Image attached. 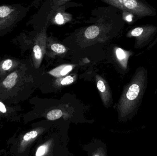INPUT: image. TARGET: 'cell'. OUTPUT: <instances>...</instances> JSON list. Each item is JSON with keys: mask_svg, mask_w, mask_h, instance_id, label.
Returning <instances> with one entry per match:
<instances>
[{"mask_svg": "<svg viewBox=\"0 0 157 156\" xmlns=\"http://www.w3.org/2000/svg\"><path fill=\"white\" fill-rule=\"evenodd\" d=\"M147 70L140 67L124 87L117 106L121 119H132L137 113L147 86Z\"/></svg>", "mask_w": 157, "mask_h": 156, "instance_id": "6da1fadb", "label": "cell"}, {"mask_svg": "<svg viewBox=\"0 0 157 156\" xmlns=\"http://www.w3.org/2000/svg\"><path fill=\"white\" fill-rule=\"evenodd\" d=\"M44 128L38 126L27 132L19 129L7 142L9 154L11 156H28L30 147L44 132Z\"/></svg>", "mask_w": 157, "mask_h": 156, "instance_id": "7a4b0ae2", "label": "cell"}, {"mask_svg": "<svg viewBox=\"0 0 157 156\" xmlns=\"http://www.w3.org/2000/svg\"><path fill=\"white\" fill-rule=\"evenodd\" d=\"M109 4L124 12L136 16L138 19L145 16H154L156 14L155 8L145 1L140 0H104Z\"/></svg>", "mask_w": 157, "mask_h": 156, "instance_id": "3957f363", "label": "cell"}, {"mask_svg": "<svg viewBox=\"0 0 157 156\" xmlns=\"http://www.w3.org/2000/svg\"><path fill=\"white\" fill-rule=\"evenodd\" d=\"M157 33V27L153 25H147L137 27L130 30L127 36L135 38V47L141 49L148 45Z\"/></svg>", "mask_w": 157, "mask_h": 156, "instance_id": "277c9868", "label": "cell"}, {"mask_svg": "<svg viewBox=\"0 0 157 156\" xmlns=\"http://www.w3.org/2000/svg\"><path fill=\"white\" fill-rule=\"evenodd\" d=\"M22 109L19 107H9L0 101V122H18L21 120Z\"/></svg>", "mask_w": 157, "mask_h": 156, "instance_id": "5b68a950", "label": "cell"}, {"mask_svg": "<svg viewBox=\"0 0 157 156\" xmlns=\"http://www.w3.org/2000/svg\"><path fill=\"white\" fill-rule=\"evenodd\" d=\"M97 87L100 94L101 100L105 105H108L111 99V92L107 82L98 75L96 76Z\"/></svg>", "mask_w": 157, "mask_h": 156, "instance_id": "8992f818", "label": "cell"}, {"mask_svg": "<svg viewBox=\"0 0 157 156\" xmlns=\"http://www.w3.org/2000/svg\"><path fill=\"white\" fill-rule=\"evenodd\" d=\"M46 39H47V37H46V34L44 33H42L40 36L38 42L34 46L33 48L36 67H39L40 66L43 59V56L45 54Z\"/></svg>", "mask_w": 157, "mask_h": 156, "instance_id": "52a82bcc", "label": "cell"}, {"mask_svg": "<svg viewBox=\"0 0 157 156\" xmlns=\"http://www.w3.org/2000/svg\"><path fill=\"white\" fill-rule=\"evenodd\" d=\"M115 57L119 65L124 70L128 68V60L130 56L132 55V52L124 50L120 47H115L114 49Z\"/></svg>", "mask_w": 157, "mask_h": 156, "instance_id": "ba28073f", "label": "cell"}, {"mask_svg": "<svg viewBox=\"0 0 157 156\" xmlns=\"http://www.w3.org/2000/svg\"><path fill=\"white\" fill-rule=\"evenodd\" d=\"M74 67V65L69 64L61 65L52 70L49 72V74L58 78H63V77L69 74Z\"/></svg>", "mask_w": 157, "mask_h": 156, "instance_id": "9c48e42d", "label": "cell"}, {"mask_svg": "<svg viewBox=\"0 0 157 156\" xmlns=\"http://www.w3.org/2000/svg\"><path fill=\"white\" fill-rule=\"evenodd\" d=\"M100 32V31L98 27L95 25L91 26L86 29L84 34L87 39H94L99 34Z\"/></svg>", "mask_w": 157, "mask_h": 156, "instance_id": "30bf717a", "label": "cell"}, {"mask_svg": "<svg viewBox=\"0 0 157 156\" xmlns=\"http://www.w3.org/2000/svg\"><path fill=\"white\" fill-rule=\"evenodd\" d=\"M17 77L18 76L16 72H13L6 77V78L3 82V84L6 88L7 89H11L13 88L15 84Z\"/></svg>", "mask_w": 157, "mask_h": 156, "instance_id": "8fae6325", "label": "cell"}, {"mask_svg": "<svg viewBox=\"0 0 157 156\" xmlns=\"http://www.w3.org/2000/svg\"><path fill=\"white\" fill-rule=\"evenodd\" d=\"M75 80V77L72 76H68L56 80L55 85L57 87L67 86L72 84Z\"/></svg>", "mask_w": 157, "mask_h": 156, "instance_id": "7c38bea8", "label": "cell"}, {"mask_svg": "<svg viewBox=\"0 0 157 156\" xmlns=\"http://www.w3.org/2000/svg\"><path fill=\"white\" fill-rule=\"evenodd\" d=\"M71 19V16L70 14L63 13H59L55 16L54 20L58 25H62Z\"/></svg>", "mask_w": 157, "mask_h": 156, "instance_id": "4fadbf2b", "label": "cell"}, {"mask_svg": "<svg viewBox=\"0 0 157 156\" xmlns=\"http://www.w3.org/2000/svg\"><path fill=\"white\" fill-rule=\"evenodd\" d=\"M50 144L49 143H45L40 146L37 148L36 151L34 156H44L46 155L49 150Z\"/></svg>", "mask_w": 157, "mask_h": 156, "instance_id": "5bb4252c", "label": "cell"}, {"mask_svg": "<svg viewBox=\"0 0 157 156\" xmlns=\"http://www.w3.org/2000/svg\"><path fill=\"white\" fill-rule=\"evenodd\" d=\"M51 49L54 53L62 54L66 52V48L63 45L59 43H54L51 45Z\"/></svg>", "mask_w": 157, "mask_h": 156, "instance_id": "9a60e30c", "label": "cell"}, {"mask_svg": "<svg viewBox=\"0 0 157 156\" xmlns=\"http://www.w3.org/2000/svg\"><path fill=\"white\" fill-rule=\"evenodd\" d=\"M63 115L62 111L59 110H54L48 113L47 115V118L50 121L57 120L62 117Z\"/></svg>", "mask_w": 157, "mask_h": 156, "instance_id": "2e32d148", "label": "cell"}, {"mask_svg": "<svg viewBox=\"0 0 157 156\" xmlns=\"http://www.w3.org/2000/svg\"><path fill=\"white\" fill-rule=\"evenodd\" d=\"M11 10L6 6H0V17H4L8 16L11 13Z\"/></svg>", "mask_w": 157, "mask_h": 156, "instance_id": "e0dca14e", "label": "cell"}, {"mask_svg": "<svg viewBox=\"0 0 157 156\" xmlns=\"http://www.w3.org/2000/svg\"><path fill=\"white\" fill-rule=\"evenodd\" d=\"M13 65V62L10 59L6 60L4 61L2 65V68L4 70H8L12 67Z\"/></svg>", "mask_w": 157, "mask_h": 156, "instance_id": "ac0fdd59", "label": "cell"}, {"mask_svg": "<svg viewBox=\"0 0 157 156\" xmlns=\"http://www.w3.org/2000/svg\"><path fill=\"white\" fill-rule=\"evenodd\" d=\"M124 19L127 22H132L133 18L134 16L133 15L124 12Z\"/></svg>", "mask_w": 157, "mask_h": 156, "instance_id": "d6986e66", "label": "cell"}, {"mask_svg": "<svg viewBox=\"0 0 157 156\" xmlns=\"http://www.w3.org/2000/svg\"><path fill=\"white\" fill-rule=\"evenodd\" d=\"M9 155L8 150L0 147V156H8Z\"/></svg>", "mask_w": 157, "mask_h": 156, "instance_id": "ffe728a7", "label": "cell"}, {"mask_svg": "<svg viewBox=\"0 0 157 156\" xmlns=\"http://www.w3.org/2000/svg\"><path fill=\"white\" fill-rule=\"evenodd\" d=\"M93 156H102L101 155V153H96Z\"/></svg>", "mask_w": 157, "mask_h": 156, "instance_id": "44dd1931", "label": "cell"}, {"mask_svg": "<svg viewBox=\"0 0 157 156\" xmlns=\"http://www.w3.org/2000/svg\"><path fill=\"white\" fill-rule=\"evenodd\" d=\"M4 127V125L0 123V130L2 129Z\"/></svg>", "mask_w": 157, "mask_h": 156, "instance_id": "7402d4cb", "label": "cell"}]
</instances>
